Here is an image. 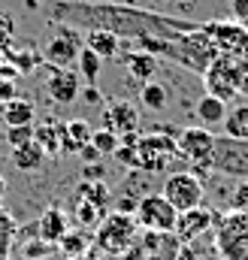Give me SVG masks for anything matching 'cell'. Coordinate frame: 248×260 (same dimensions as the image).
Masks as SVG:
<instances>
[{"mask_svg":"<svg viewBox=\"0 0 248 260\" xmlns=\"http://www.w3.org/2000/svg\"><path fill=\"white\" fill-rule=\"evenodd\" d=\"M58 21H73L79 27L88 30H109L118 40H176L182 34L197 30L200 24L179 21L161 12H148V9H133V6H118V3H58L55 9Z\"/></svg>","mask_w":248,"mask_h":260,"instance_id":"obj_1","label":"cell"},{"mask_svg":"<svg viewBox=\"0 0 248 260\" xmlns=\"http://www.w3.org/2000/svg\"><path fill=\"white\" fill-rule=\"evenodd\" d=\"M112 157L139 173H164L179 157V148H176V136H164V130L154 127L148 133L136 130L121 136V145Z\"/></svg>","mask_w":248,"mask_h":260,"instance_id":"obj_2","label":"cell"},{"mask_svg":"<svg viewBox=\"0 0 248 260\" xmlns=\"http://www.w3.org/2000/svg\"><path fill=\"white\" fill-rule=\"evenodd\" d=\"M248 76V58H230V55H218L209 70L203 73L206 82V94L233 103L242 94V79Z\"/></svg>","mask_w":248,"mask_h":260,"instance_id":"obj_3","label":"cell"},{"mask_svg":"<svg viewBox=\"0 0 248 260\" xmlns=\"http://www.w3.org/2000/svg\"><path fill=\"white\" fill-rule=\"evenodd\" d=\"M212 245L221 260H248V215L227 212L215 221Z\"/></svg>","mask_w":248,"mask_h":260,"instance_id":"obj_4","label":"cell"},{"mask_svg":"<svg viewBox=\"0 0 248 260\" xmlns=\"http://www.w3.org/2000/svg\"><path fill=\"white\" fill-rule=\"evenodd\" d=\"M136 230H139V224L133 215L109 212L94 233V245H97V251H106V254H127L139 239Z\"/></svg>","mask_w":248,"mask_h":260,"instance_id":"obj_5","label":"cell"},{"mask_svg":"<svg viewBox=\"0 0 248 260\" xmlns=\"http://www.w3.org/2000/svg\"><path fill=\"white\" fill-rule=\"evenodd\" d=\"M176 148H179V157H185L188 164H194L197 176L206 182V176L212 173V154H215V133L200 124L194 127L179 130L176 136Z\"/></svg>","mask_w":248,"mask_h":260,"instance_id":"obj_6","label":"cell"},{"mask_svg":"<svg viewBox=\"0 0 248 260\" xmlns=\"http://www.w3.org/2000/svg\"><path fill=\"white\" fill-rule=\"evenodd\" d=\"M133 218H136L139 230H145V233H173L176 221H179V212L170 206V200L164 194H148L139 200Z\"/></svg>","mask_w":248,"mask_h":260,"instance_id":"obj_7","label":"cell"},{"mask_svg":"<svg viewBox=\"0 0 248 260\" xmlns=\"http://www.w3.org/2000/svg\"><path fill=\"white\" fill-rule=\"evenodd\" d=\"M203 185H206V182H203L197 173H173V176H167V182L161 185V194L170 200V206H173L176 212H188V209L203 206V194H206Z\"/></svg>","mask_w":248,"mask_h":260,"instance_id":"obj_8","label":"cell"},{"mask_svg":"<svg viewBox=\"0 0 248 260\" xmlns=\"http://www.w3.org/2000/svg\"><path fill=\"white\" fill-rule=\"evenodd\" d=\"M212 170L248 179V139H230V136H215V154H212Z\"/></svg>","mask_w":248,"mask_h":260,"instance_id":"obj_9","label":"cell"},{"mask_svg":"<svg viewBox=\"0 0 248 260\" xmlns=\"http://www.w3.org/2000/svg\"><path fill=\"white\" fill-rule=\"evenodd\" d=\"M203 34L215 43L221 55L248 58V30L242 27V21H209L203 24Z\"/></svg>","mask_w":248,"mask_h":260,"instance_id":"obj_10","label":"cell"},{"mask_svg":"<svg viewBox=\"0 0 248 260\" xmlns=\"http://www.w3.org/2000/svg\"><path fill=\"white\" fill-rule=\"evenodd\" d=\"M182 242L173 233H142L136 245L121 254L124 260H179Z\"/></svg>","mask_w":248,"mask_h":260,"instance_id":"obj_11","label":"cell"},{"mask_svg":"<svg viewBox=\"0 0 248 260\" xmlns=\"http://www.w3.org/2000/svg\"><path fill=\"white\" fill-rule=\"evenodd\" d=\"M85 49V40H79V34L70 27V24H58V34L49 40L46 46V61L52 67H61L70 70V64L79 61V52Z\"/></svg>","mask_w":248,"mask_h":260,"instance_id":"obj_12","label":"cell"},{"mask_svg":"<svg viewBox=\"0 0 248 260\" xmlns=\"http://www.w3.org/2000/svg\"><path fill=\"white\" fill-rule=\"evenodd\" d=\"M215 221H218V215H215L209 206H197V209L179 212V221H176L173 236H176L182 245H191V242L200 239L203 233H212V230H215Z\"/></svg>","mask_w":248,"mask_h":260,"instance_id":"obj_13","label":"cell"},{"mask_svg":"<svg viewBox=\"0 0 248 260\" xmlns=\"http://www.w3.org/2000/svg\"><path fill=\"white\" fill-rule=\"evenodd\" d=\"M103 127L112 130L115 136H127L139 130V112L133 103L127 100H109L106 112H103Z\"/></svg>","mask_w":248,"mask_h":260,"instance_id":"obj_14","label":"cell"},{"mask_svg":"<svg viewBox=\"0 0 248 260\" xmlns=\"http://www.w3.org/2000/svg\"><path fill=\"white\" fill-rule=\"evenodd\" d=\"M46 91H49V97L55 100V103H73L76 97H79V91H82V85H79V76L73 73V70H61V67H52V76H49V82H46Z\"/></svg>","mask_w":248,"mask_h":260,"instance_id":"obj_15","label":"cell"},{"mask_svg":"<svg viewBox=\"0 0 248 260\" xmlns=\"http://www.w3.org/2000/svg\"><path fill=\"white\" fill-rule=\"evenodd\" d=\"M67 233H70L67 212H64L61 206H49V209L40 215V221H37V236H40L43 242H49V245L58 248V242H61Z\"/></svg>","mask_w":248,"mask_h":260,"instance_id":"obj_16","label":"cell"},{"mask_svg":"<svg viewBox=\"0 0 248 260\" xmlns=\"http://www.w3.org/2000/svg\"><path fill=\"white\" fill-rule=\"evenodd\" d=\"M158 67H161V58H154L151 52L136 49V52H127V55H124V70H127L130 79H136L139 85L151 82L154 73H158Z\"/></svg>","mask_w":248,"mask_h":260,"instance_id":"obj_17","label":"cell"},{"mask_svg":"<svg viewBox=\"0 0 248 260\" xmlns=\"http://www.w3.org/2000/svg\"><path fill=\"white\" fill-rule=\"evenodd\" d=\"M227 106H230V103H224V100H218V97H212V94L200 97V100H197V109H194L197 124L206 127V130L221 127V124H224V115H227Z\"/></svg>","mask_w":248,"mask_h":260,"instance_id":"obj_18","label":"cell"},{"mask_svg":"<svg viewBox=\"0 0 248 260\" xmlns=\"http://www.w3.org/2000/svg\"><path fill=\"white\" fill-rule=\"evenodd\" d=\"M34 115H37V106H34V100H24V97H15V100H9V103L0 106V121L6 127L34 124Z\"/></svg>","mask_w":248,"mask_h":260,"instance_id":"obj_19","label":"cell"},{"mask_svg":"<svg viewBox=\"0 0 248 260\" xmlns=\"http://www.w3.org/2000/svg\"><path fill=\"white\" fill-rule=\"evenodd\" d=\"M91 124L85 121V118H76V121H67L64 124V133H61V151L64 154H79L88 142H91Z\"/></svg>","mask_w":248,"mask_h":260,"instance_id":"obj_20","label":"cell"},{"mask_svg":"<svg viewBox=\"0 0 248 260\" xmlns=\"http://www.w3.org/2000/svg\"><path fill=\"white\" fill-rule=\"evenodd\" d=\"M224 136L230 139H248V100H233L224 115Z\"/></svg>","mask_w":248,"mask_h":260,"instance_id":"obj_21","label":"cell"},{"mask_svg":"<svg viewBox=\"0 0 248 260\" xmlns=\"http://www.w3.org/2000/svg\"><path fill=\"white\" fill-rule=\"evenodd\" d=\"M85 46L94 55H100V61H112V58L121 55V40L115 34H109V30H88Z\"/></svg>","mask_w":248,"mask_h":260,"instance_id":"obj_22","label":"cell"},{"mask_svg":"<svg viewBox=\"0 0 248 260\" xmlns=\"http://www.w3.org/2000/svg\"><path fill=\"white\" fill-rule=\"evenodd\" d=\"M139 100H142V106L148 109V112H164L167 109V103H170V88L164 85V82H145L142 88H139Z\"/></svg>","mask_w":248,"mask_h":260,"instance_id":"obj_23","label":"cell"},{"mask_svg":"<svg viewBox=\"0 0 248 260\" xmlns=\"http://www.w3.org/2000/svg\"><path fill=\"white\" fill-rule=\"evenodd\" d=\"M46 160H49V157H46V151H43L37 142H27V145H21V148H12V164H15L21 173H34V170H40Z\"/></svg>","mask_w":248,"mask_h":260,"instance_id":"obj_24","label":"cell"},{"mask_svg":"<svg viewBox=\"0 0 248 260\" xmlns=\"http://www.w3.org/2000/svg\"><path fill=\"white\" fill-rule=\"evenodd\" d=\"M61 133H64V124H43V127H34V142L46 151V157H58L64 154L61 151Z\"/></svg>","mask_w":248,"mask_h":260,"instance_id":"obj_25","label":"cell"},{"mask_svg":"<svg viewBox=\"0 0 248 260\" xmlns=\"http://www.w3.org/2000/svg\"><path fill=\"white\" fill-rule=\"evenodd\" d=\"M15 239H18V224H15V218H12V212L0 206V260L12 257Z\"/></svg>","mask_w":248,"mask_h":260,"instance_id":"obj_26","label":"cell"},{"mask_svg":"<svg viewBox=\"0 0 248 260\" xmlns=\"http://www.w3.org/2000/svg\"><path fill=\"white\" fill-rule=\"evenodd\" d=\"M91 245H94V236H88V233H76V230H70L61 242H58V248L64 251V257H70V260H79L82 254H88Z\"/></svg>","mask_w":248,"mask_h":260,"instance_id":"obj_27","label":"cell"},{"mask_svg":"<svg viewBox=\"0 0 248 260\" xmlns=\"http://www.w3.org/2000/svg\"><path fill=\"white\" fill-rule=\"evenodd\" d=\"M100 67H103V61H100V55H94L88 46L79 52V61H76V73L88 82V85H97V76H100Z\"/></svg>","mask_w":248,"mask_h":260,"instance_id":"obj_28","label":"cell"},{"mask_svg":"<svg viewBox=\"0 0 248 260\" xmlns=\"http://www.w3.org/2000/svg\"><path fill=\"white\" fill-rule=\"evenodd\" d=\"M79 200H85V203H91V206H106L112 194H109V188L103 185V182H82L79 185Z\"/></svg>","mask_w":248,"mask_h":260,"instance_id":"obj_29","label":"cell"},{"mask_svg":"<svg viewBox=\"0 0 248 260\" xmlns=\"http://www.w3.org/2000/svg\"><path fill=\"white\" fill-rule=\"evenodd\" d=\"M91 145H94L103 157H112V154L118 151V145H121V136H115L112 130H106V127H100V130L91 133Z\"/></svg>","mask_w":248,"mask_h":260,"instance_id":"obj_30","label":"cell"},{"mask_svg":"<svg viewBox=\"0 0 248 260\" xmlns=\"http://www.w3.org/2000/svg\"><path fill=\"white\" fill-rule=\"evenodd\" d=\"M52 248H55V245H49V242H43V239L37 236V224H34L30 242H24V245H21V257H24V260H46L49 254H52Z\"/></svg>","mask_w":248,"mask_h":260,"instance_id":"obj_31","label":"cell"},{"mask_svg":"<svg viewBox=\"0 0 248 260\" xmlns=\"http://www.w3.org/2000/svg\"><path fill=\"white\" fill-rule=\"evenodd\" d=\"M12 148H21L27 142H34V124H21V127H6V136H3Z\"/></svg>","mask_w":248,"mask_h":260,"instance_id":"obj_32","label":"cell"},{"mask_svg":"<svg viewBox=\"0 0 248 260\" xmlns=\"http://www.w3.org/2000/svg\"><path fill=\"white\" fill-rule=\"evenodd\" d=\"M230 212H245L248 215V179H242L233 194H230Z\"/></svg>","mask_w":248,"mask_h":260,"instance_id":"obj_33","label":"cell"},{"mask_svg":"<svg viewBox=\"0 0 248 260\" xmlns=\"http://www.w3.org/2000/svg\"><path fill=\"white\" fill-rule=\"evenodd\" d=\"M79 97H82L85 103H91V106H97V103H103V94L97 91V85H85V88L79 91Z\"/></svg>","mask_w":248,"mask_h":260,"instance_id":"obj_34","label":"cell"},{"mask_svg":"<svg viewBox=\"0 0 248 260\" xmlns=\"http://www.w3.org/2000/svg\"><path fill=\"white\" fill-rule=\"evenodd\" d=\"M233 21H248V0H230Z\"/></svg>","mask_w":248,"mask_h":260,"instance_id":"obj_35","label":"cell"},{"mask_svg":"<svg viewBox=\"0 0 248 260\" xmlns=\"http://www.w3.org/2000/svg\"><path fill=\"white\" fill-rule=\"evenodd\" d=\"M15 97H18L15 82H0V106H3V103H9V100H15Z\"/></svg>","mask_w":248,"mask_h":260,"instance_id":"obj_36","label":"cell"},{"mask_svg":"<svg viewBox=\"0 0 248 260\" xmlns=\"http://www.w3.org/2000/svg\"><path fill=\"white\" fill-rule=\"evenodd\" d=\"M85 179L88 182H97V179L103 182V164H88L85 167Z\"/></svg>","mask_w":248,"mask_h":260,"instance_id":"obj_37","label":"cell"},{"mask_svg":"<svg viewBox=\"0 0 248 260\" xmlns=\"http://www.w3.org/2000/svg\"><path fill=\"white\" fill-rule=\"evenodd\" d=\"M79 154H82V160H88V164H97V160L103 157V154H100V151H97V148H94L91 142H88V145H85V148H82Z\"/></svg>","mask_w":248,"mask_h":260,"instance_id":"obj_38","label":"cell"},{"mask_svg":"<svg viewBox=\"0 0 248 260\" xmlns=\"http://www.w3.org/2000/svg\"><path fill=\"white\" fill-rule=\"evenodd\" d=\"M0 30H3V37H6V40H9V37H12V30H15V21H12L6 12L0 15Z\"/></svg>","mask_w":248,"mask_h":260,"instance_id":"obj_39","label":"cell"},{"mask_svg":"<svg viewBox=\"0 0 248 260\" xmlns=\"http://www.w3.org/2000/svg\"><path fill=\"white\" fill-rule=\"evenodd\" d=\"M3 197H6V179H3V173H0V206H3Z\"/></svg>","mask_w":248,"mask_h":260,"instance_id":"obj_40","label":"cell"},{"mask_svg":"<svg viewBox=\"0 0 248 260\" xmlns=\"http://www.w3.org/2000/svg\"><path fill=\"white\" fill-rule=\"evenodd\" d=\"M79 260H100V254H97V251H88V254H82Z\"/></svg>","mask_w":248,"mask_h":260,"instance_id":"obj_41","label":"cell"},{"mask_svg":"<svg viewBox=\"0 0 248 260\" xmlns=\"http://www.w3.org/2000/svg\"><path fill=\"white\" fill-rule=\"evenodd\" d=\"M242 91H245V97H248V76L242 79Z\"/></svg>","mask_w":248,"mask_h":260,"instance_id":"obj_42","label":"cell"},{"mask_svg":"<svg viewBox=\"0 0 248 260\" xmlns=\"http://www.w3.org/2000/svg\"><path fill=\"white\" fill-rule=\"evenodd\" d=\"M242 27H245V30H248V21H242Z\"/></svg>","mask_w":248,"mask_h":260,"instance_id":"obj_43","label":"cell"},{"mask_svg":"<svg viewBox=\"0 0 248 260\" xmlns=\"http://www.w3.org/2000/svg\"><path fill=\"white\" fill-rule=\"evenodd\" d=\"M0 136H3V130H0Z\"/></svg>","mask_w":248,"mask_h":260,"instance_id":"obj_44","label":"cell"}]
</instances>
